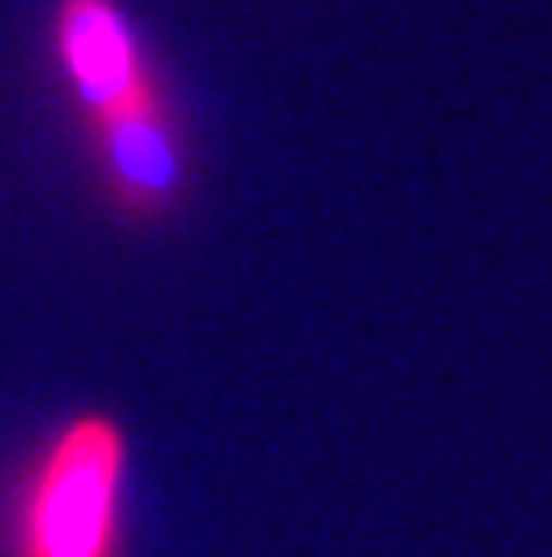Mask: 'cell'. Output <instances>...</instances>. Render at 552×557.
I'll list each match as a JSON object with an SVG mask.
<instances>
[{"label": "cell", "mask_w": 552, "mask_h": 557, "mask_svg": "<svg viewBox=\"0 0 552 557\" xmlns=\"http://www.w3.org/2000/svg\"><path fill=\"white\" fill-rule=\"evenodd\" d=\"M127 435L113 416L64 421L25 470L10 509V557H123Z\"/></svg>", "instance_id": "6da1fadb"}, {"label": "cell", "mask_w": 552, "mask_h": 557, "mask_svg": "<svg viewBox=\"0 0 552 557\" xmlns=\"http://www.w3.org/2000/svg\"><path fill=\"white\" fill-rule=\"evenodd\" d=\"M59 54H64V69L74 78L78 98L98 113V123L156 94L152 78L137 64L123 15L108 0H64V10H59Z\"/></svg>", "instance_id": "7a4b0ae2"}, {"label": "cell", "mask_w": 552, "mask_h": 557, "mask_svg": "<svg viewBox=\"0 0 552 557\" xmlns=\"http://www.w3.org/2000/svg\"><path fill=\"white\" fill-rule=\"evenodd\" d=\"M98 147H103L108 186H113V196L127 211H166L176 201V191H181V152H176L172 123H166L156 94L103 117L98 123Z\"/></svg>", "instance_id": "3957f363"}]
</instances>
